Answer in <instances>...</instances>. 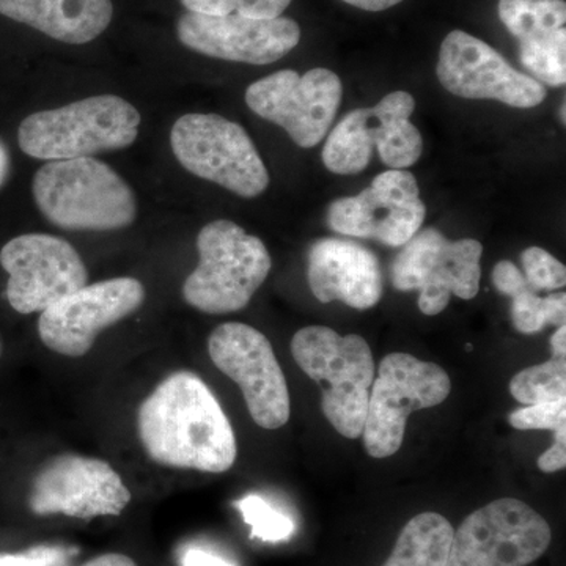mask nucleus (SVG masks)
Listing matches in <instances>:
<instances>
[{
    "instance_id": "35",
    "label": "nucleus",
    "mask_w": 566,
    "mask_h": 566,
    "mask_svg": "<svg viewBox=\"0 0 566 566\" xmlns=\"http://www.w3.org/2000/svg\"><path fill=\"white\" fill-rule=\"evenodd\" d=\"M10 175V153L7 150L6 144L0 140V188L7 181Z\"/></svg>"
},
{
    "instance_id": "3",
    "label": "nucleus",
    "mask_w": 566,
    "mask_h": 566,
    "mask_svg": "<svg viewBox=\"0 0 566 566\" xmlns=\"http://www.w3.org/2000/svg\"><path fill=\"white\" fill-rule=\"evenodd\" d=\"M294 360L322 387V409L335 431L363 436L375 379L370 346L360 335H340L326 326H307L292 340Z\"/></svg>"
},
{
    "instance_id": "32",
    "label": "nucleus",
    "mask_w": 566,
    "mask_h": 566,
    "mask_svg": "<svg viewBox=\"0 0 566 566\" xmlns=\"http://www.w3.org/2000/svg\"><path fill=\"white\" fill-rule=\"evenodd\" d=\"M82 566H137V564L125 554H103V556L85 562Z\"/></svg>"
},
{
    "instance_id": "28",
    "label": "nucleus",
    "mask_w": 566,
    "mask_h": 566,
    "mask_svg": "<svg viewBox=\"0 0 566 566\" xmlns=\"http://www.w3.org/2000/svg\"><path fill=\"white\" fill-rule=\"evenodd\" d=\"M509 422L516 430L556 431L566 424V398L565 400L547 401V403L524 406L509 416Z\"/></svg>"
},
{
    "instance_id": "18",
    "label": "nucleus",
    "mask_w": 566,
    "mask_h": 566,
    "mask_svg": "<svg viewBox=\"0 0 566 566\" xmlns=\"http://www.w3.org/2000/svg\"><path fill=\"white\" fill-rule=\"evenodd\" d=\"M178 40L189 50L221 61L270 65L300 44L301 29L292 18L255 20L241 14L188 13L177 24Z\"/></svg>"
},
{
    "instance_id": "17",
    "label": "nucleus",
    "mask_w": 566,
    "mask_h": 566,
    "mask_svg": "<svg viewBox=\"0 0 566 566\" xmlns=\"http://www.w3.org/2000/svg\"><path fill=\"white\" fill-rule=\"evenodd\" d=\"M132 502L122 476L98 458H52L33 480L29 505L35 515H65L76 520L118 516Z\"/></svg>"
},
{
    "instance_id": "9",
    "label": "nucleus",
    "mask_w": 566,
    "mask_h": 566,
    "mask_svg": "<svg viewBox=\"0 0 566 566\" xmlns=\"http://www.w3.org/2000/svg\"><path fill=\"white\" fill-rule=\"evenodd\" d=\"M483 245L480 241H450L438 229L415 234L392 264V283L400 292L419 293L423 315L441 314L450 297L474 300L482 279Z\"/></svg>"
},
{
    "instance_id": "29",
    "label": "nucleus",
    "mask_w": 566,
    "mask_h": 566,
    "mask_svg": "<svg viewBox=\"0 0 566 566\" xmlns=\"http://www.w3.org/2000/svg\"><path fill=\"white\" fill-rule=\"evenodd\" d=\"M76 549L63 546H35L17 554H0V566H66Z\"/></svg>"
},
{
    "instance_id": "7",
    "label": "nucleus",
    "mask_w": 566,
    "mask_h": 566,
    "mask_svg": "<svg viewBox=\"0 0 566 566\" xmlns=\"http://www.w3.org/2000/svg\"><path fill=\"white\" fill-rule=\"evenodd\" d=\"M175 158L188 172L244 199L270 186V174L243 126L218 114H186L170 133Z\"/></svg>"
},
{
    "instance_id": "10",
    "label": "nucleus",
    "mask_w": 566,
    "mask_h": 566,
    "mask_svg": "<svg viewBox=\"0 0 566 566\" xmlns=\"http://www.w3.org/2000/svg\"><path fill=\"white\" fill-rule=\"evenodd\" d=\"M551 538L549 524L526 502L499 499L453 532L447 566H527L546 553Z\"/></svg>"
},
{
    "instance_id": "21",
    "label": "nucleus",
    "mask_w": 566,
    "mask_h": 566,
    "mask_svg": "<svg viewBox=\"0 0 566 566\" xmlns=\"http://www.w3.org/2000/svg\"><path fill=\"white\" fill-rule=\"evenodd\" d=\"M0 14L62 43L85 44L109 28L114 6L112 0H0Z\"/></svg>"
},
{
    "instance_id": "13",
    "label": "nucleus",
    "mask_w": 566,
    "mask_h": 566,
    "mask_svg": "<svg viewBox=\"0 0 566 566\" xmlns=\"http://www.w3.org/2000/svg\"><path fill=\"white\" fill-rule=\"evenodd\" d=\"M0 264L10 275L9 303L22 315L41 314L88 281L87 268L76 249L52 234L13 238L0 251Z\"/></svg>"
},
{
    "instance_id": "34",
    "label": "nucleus",
    "mask_w": 566,
    "mask_h": 566,
    "mask_svg": "<svg viewBox=\"0 0 566 566\" xmlns=\"http://www.w3.org/2000/svg\"><path fill=\"white\" fill-rule=\"evenodd\" d=\"M551 353L553 357H566V326H558L551 337Z\"/></svg>"
},
{
    "instance_id": "33",
    "label": "nucleus",
    "mask_w": 566,
    "mask_h": 566,
    "mask_svg": "<svg viewBox=\"0 0 566 566\" xmlns=\"http://www.w3.org/2000/svg\"><path fill=\"white\" fill-rule=\"evenodd\" d=\"M344 2L365 11H385L392 9L403 0H344Z\"/></svg>"
},
{
    "instance_id": "26",
    "label": "nucleus",
    "mask_w": 566,
    "mask_h": 566,
    "mask_svg": "<svg viewBox=\"0 0 566 566\" xmlns=\"http://www.w3.org/2000/svg\"><path fill=\"white\" fill-rule=\"evenodd\" d=\"M182 6L193 13L241 14L255 20H273L282 17L292 0H180Z\"/></svg>"
},
{
    "instance_id": "20",
    "label": "nucleus",
    "mask_w": 566,
    "mask_h": 566,
    "mask_svg": "<svg viewBox=\"0 0 566 566\" xmlns=\"http://www.w3.org/2000/svg\"><path fill=\"white\" fill-rule=\"evenodd\" d=\"M499 18L520 41V61L534 80L566 82L565 0H499Z\"/></svg>"
},
{
    "instance_id": "30",
    "label": "nucleus",
    "mask_w": 566,
    "mask_h": 566,
    "mask_svg": "<svg viewBox=\"0 0 566 566\" xmlns=\"http://www.w3.org/2000/svg\"><path fill=\"white\" fill-rule=\"evenodd\" d=\"M554 444L536 461L539 471L546 474L564 471L566 468V424L554 431Z\"/></svg>"
},
{
    "instance_id": "27",
    "label": "nucleus",
    "mask_w": 566,
    "mask_h": 566,
    "mask_svg": "<svg viewBox=\"0 0 566 566\" xmlns=\"http://www.w3.org/2000/svg\"><path fill=\"white\" fill-rule=\"evenodd\" d=\"M524 277L535 292H556L564 289L566 268L556 256L542 248H528L521 255Z\"/></svg>"
},
{
    "instance_id": "2",
    "label": "nucleus",
    "mask_w": 566,
    "mask_h": 566,
    "mask_svg": "<svg viewBox=\"0 0 566 566\" xmlns=\"http://www.w3.org/2000/svg\"><path fill=\"white\" fill-rule=\"evenodd\" d=\"M32 191L41 214L71 232L125 229L137 216L132 186L93 158L44 164L33 178Z\"/></svg>"
},
{
    "instance_id": "22",
    "label": "nucleus",
    "mask_w": 566,
    "mask_h": 566,
    "mask_svg": "<svg viewBox=\"0 0 566 566\" xmlns=\"http://www.w3.org/2000/svg\"><path fill=\"white\" fill-rule=\"evenodd\" d=\"M453 532L439 513H420L408 521L382 566H447Z\"/></svg>"
},
{
    "instance_id": "16",
    "label": "nucleus",
    "mask_w": 566,
    "mask_h": 566,
    "mask_svg": "<svg viewBox=\"0 0 566 566\" xmlns=\"http://www.w3.org/2000/svg\"><path fill=\"white\" fill-rule=\"evenodd\" d=\"M436 74L442 87L465 99H494L517 109H531L546 99L542 82L513 69L485 41L463 31L446 36Z\"/></svg>"
},
{
    "instance_id": "1",
    "label": "nucleus",
    "mask_w": 566,
    "mask_h": 566,
    "mask_svg": "<svg viewBox=\"0 0 566 566\" xmlns=\"http://www.w3.org/2000/svg\"><path fill=\"white\" fill-rule=\"evenodd\" d=\"M142 446L169 468L222 474L237 461L232 423L218 398L191 371H177L145 398L137 416Z\"/></svg>"
},
{
    "instance_id": "4",
    "label": "nucleus",
    "mask_w": 566,
    "mask_h": 566,
    "mask_svg": "<svg viewBox=\"0 0 566 566\" xmlns=\"http://www.w3.org/2000/svg\"><path fill=\"white\" fill-rule=\"evenodd\" d=\"M140 114L114 95L92 96L29 115L18 129L21 150L44 161L123 150L139 136Z\"/></svg>"
},
{
    "instance_id": "6",
    "label": "nucleus",
    "mask_w": 566,
    "mask_h": 566,
    "mask_svg": "<svg viewBox=\"0 0 566 566\" xmlns=\"http://www.w3.org/2000/svg\"><path fill=\"white\" fill-rule=\"evenodd\" d=\"M415 109V96L398 91L386 95L375 107L349 112L324 144V166L337 175L363 172L375 147L390 169L415 166L423 151L422 134L411 122Z\"/></svg>"
},
{
    "instance_id": "14",
    "label": "nucleus",
    "mask_w": 566,
    "mask_h": 566,
    "mask_svg": "<svg viewBox=\"0 0 566 566\" xmlns=\"http://www.w3.org/2000/svg\"><path fill=\"white\" fill-rule=\"evenodd\" d=\"M424 216L415 175L395 169L379 174L357 196L342 197L327 208V223L334 232L390 248H400L419 233Z\"/></svg>"
},
{
    "instance_id": "8",
    "label": "nucleus",
    "mask_w": 566,
    "mask_h": 566,
    "mask_svg": "<svg viewBox=\"0 0 566 566\" xmlns=\"http://www.w3.org/2000/svg\"><path fill=\"white\" fill-rule=\"evenodd\" d=\"M450 390L449 375L439 365L424 363L408 353L387 354L368 398L363 431L368 455H395L403 444L409 415L444 403Z\"/></svg>"
},
{
    "instance_id": "24",
    "label": "nucleus",
    "mask_w": 566,
    "mask_h": 566,
    "mask_svg": "<svg viewBox=\"0 0 566 566\" xmlns=\"http://www.w3.org/2000/svg\"><path fill=\"white\" fill-rule=\"evenodd\" d=\"M510 394L523 405L547 403L566 398V357H551L513 376Z\"/></svg>"
},
{
    "instance_id": "36",
    "label": "nucleus",
    "mask_w": 566,
    "mask_h": 566,
    "mask_svg": "<svg viewBox=\"0 0 566 566\" xmlns=\"http://www.w3.org/2000/svg\"><path fill=\"white\" fill-rule=\"evenodd\" d=\"M562 122H566V114H565V102L562 104Z\"/></svg>"
},
{
    "instance_id": "19",
    "label": "nucleus",
    "mask_w": 566,
    "mask_h": 566,
    "mask_svg": "<svg viewBox=\"0 0 566 566\" xmlns=\"http://www.w3.org/2000/svg\"><path fill=\"white\" fill-rule=\"evenodd\" d=\"M307 282L319 303L340 301L368 311L385 293L378 256L363 244L340 238H323L308 251Z\"/></svg>"
},
{
    "instance_id": "15",
    "label": "nucleus",
    "mask_w": 566,
    "mask_h": 566,
    "mask_svg": "<svg viewBox=\"0 0 566 566\" xmlns=\"http://www.w3.org/2000/svg\"><path fill=\"white\" fill-rule=\"evenodd\" d=\"M144 301V285L133 277L82 286L41 312V342L62 356H85L104 329L134 314Z\"/></svg>"
},
{
    "instance_id": "11",
    "label": "nucleus",
    "mask_w": 566,
    "mask_h": 566,
    "mask_svg": "<svg viewBox=\"0 0 566 566\" xmlns=\"http://www.w3.org/2000/svg\"><path fill=\"white\" fill-rule=\"evenodd\" d=\"M212 364L240 386L253 422L277 430L292 416L289 386L270 340L243 323H226L208 338Z\"/></svg>"
},
{
    "instance_id": "31",
    "label": "nucleus",
    "mask_w": 566,
    "mask_h": 566,
    "mask_svg": "<svg viewBox=\"0 0 566 566\" xmlns=\"http://www.w3.org/2000/svg\"><path fill=\"white\" fill-rule=\"evenodd\" d=\"M180 562L181 566H234L227 558L202 547H189L181 554Z\"/></svg>"
},
{
    "instance_id": "25",
    "label": "nucleus",
    "mask_w": 566,
    "mask_h": 566,
    "mask_svg": "<svg viewBox=\"0 0 566 566\" xmlns=\"http://www.w3.org/2000/svg\"><path fill=\"white\" fill-rule=\"evenodd\" d=\"M245 524L252 528V538L266 543L285 542L294 534L292 517L283 515L259 494H249L234 502Z\"/></svg>"
},
{
    "instance_id": "12",
    "label": "nucleus",
    "mask_w": 566,
    "mask_h": 566,
    "mask_svg": "<svg viewBox=\"0 0 566 566\" xmlns=\"http://www.w3.org/2000/svg\"><path fill=\"white\" fill-rule=\"evenodd\" d=\"M344 98V85L334 71L305 74L282 70L253 82L245 104L264 120L281 126L301 148H312L329 133Z\"/></svg>"
},
{
    "instance_id": "5",
    "label": "nucleus",
    "mask_w": 566,
    "mask_h": 566,
    "mask_svg": "<svg viewBox=\"0 0 566 566\" xmlns=\"http://www.w3.org/2000/svg\"><path fill=\"white\" fill-rule=\"evenodd\" d=\"M200 262L182 285V297L210 315L243 311L270 274V252L260 238L232 221L207 223L197 237Z\"/></svg>"
},
{
    "instance_id": "37",
    "label": "nucleus",
    "mask_w": 566,
    "mask_h": 566,
    "mask_svg": "<svg viewBox=\"0 0 566 566\" xmlns=\"http://www.w3.org/2000/svg\"><path fill=\"white\" fill-rule=\"evenodd\" d=\"M0 354H2V342H0Z\"/></svg>"
},
{
    "instance_id": "23",
    "label": "nucleus",
    "mask_w": 566,
    "mask_h": 566,
    "mask_svg": "<svg viewBox=\"0 0 566 566\" xmlns=\"http://www.w3.org/2000/svg\"><path fill=\"white\" fill-rule=\"evenodd\" d=\"M493 285L499 293L512 297V322L516 331L535 334L549 326L546 297L538 296L515 263L502 260L495 264Z\"/></svg>"
}]
</instances>
